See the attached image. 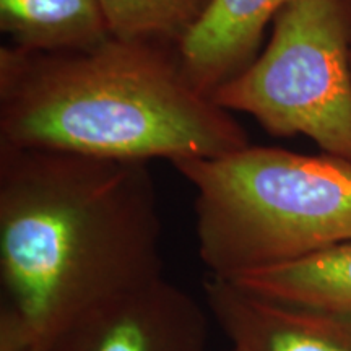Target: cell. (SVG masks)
<instances>
[{
    "label": "cell",
    "instance_id": "5b68a950",
    "mask_svg": "<svg viewBox=\"0 0 351 351\" xmlns=\"http://www.w3.org/2000/svg\"><path fill=\"white\" fill-rule=\"evenodd\" d=\"M208 315L165 276L83 315L44 351H207Z\"/></svg>",
    "mask_w": 351,
    "mask_h": 351
},
{
    "label": "cell",
    "instance_id": "3957f363",
    "mask_svg": "<svg viewBox=\"0 0 351 351\" xmlns=\"http://www.w3.org/2000/svg\"><path fill=\"white\" fill-rule=\"evenodd\" d=\"M194 187L208 276L236 280L351 241V161L249 143L171 163Z\"/></svg>",
    "mask_w": 351,
    "mask_h": 351
},
{
    "label": "cell",
    "instance_id": "7c38bea8",
    "mask_svg": "<svg viewBox=\"0 0 351 351\" xmlns=\"http://www.w3.org/2000/svg\"><path fill=\"white\" fill-rule=\"evenodd\" d=\"M230 351H231V350H230Z\"/></svg>",
    "mask_w": 351,
    "mask_h": 351
},
{
    "label": "cell",
    "instance_id": "7a4b0ae2",
    "mask_svg": "<svg viewBox=\"0 0 351 351\" xmlns=\"http://www.w3.org/2000/svg\"><path fill=\"white\" fill-rule=\"evenodd\" d=\"M0 142L174 163L238 152L249 137L178 49L109 36L69 51L0 47Z\"/></svg>",
    "mask_w": 351,
    "mask_h": 351
},
{
    "label": "cell",
    "instance_id": "8fae6325",
    "mask_svg": "<svg viewBox=\"0 0 351 351\" xmlns=\"http://www.w3.org/2000/svg\"><path fill=\"white\" fill-rule=\"evenodd\" d=\"M0 351H34L7 335H0Z\"/></svg>",
    "mask_w": 351,
    "mask_h": 351
},
{
    "label": "cell",
    "instance_id": "9c48e42d",
    "mask_svg": "<svg viewBox=\"0 0 351 351\" xmlns=\"http://www.w3.org/2000/svg\"><path fill=\"white\" fill-rule=\"evenodd\" d=\"M228 282L271 300L351 315V241Z\"/></svg>",
    "mask_w": 351,
    "mask_h": 351
},
{
    "label": "cell",
    "instance_id": "ba28073f",
    "mask_svg": "<svg viewBox=\"0 0 351 351\" xmlns=\"http://www.w3.org/2000/svg\"><path fill=\"white\" fill-rule=\"evenodd\" d=\"M0 29L12 46L69 51L111 36L98 0H0Z\"/></svg>",
    "mask_w": 351,
    "mask_h": 351
},
{
    "label": "cell",
    "instance_id": "6da1fadb",
    "mask_svg": "<svg viewBox=\"0 0 351 351\" xmlns=\"http://www.w3.org/2000/svg\"><path fill=\"white\" fill-rule=\"evenodd\" d=\"M165 276L148 161L0 142V335L44 351Z\"/></svg>",
    "mask_w": 351,
    "mask_h": 351
},
{
    "label": "cell",
    "instance_id": "8992f818",
    "mask_svg": "<svg viewBox=\"0 0 351 351\" xmlns=\"http://www.w3.org/2000/svg\"><path fill=\"white\" fill-rule=\"evenodd\" d=\"M208 313L231 351H351V315L271 300L228 280L204 283Z\"/></svg>",
    "mask_w": 351,
    "mask_h": 351
},
{
    "label": "cell",
    "instance_id": "277c9868",
    "mask_svg": "<svg viewBox=\"0 0 351 351\" xmlns=\"http://www.w3.org/2000/svg\"><path fill=\"white\" fill-rule=\"evenodd\" d=\"M212 98L275 137L304 135L351 161V0L288 2L265 49Z\"/></svg>",
    "mask_w": 351,
    "mask_h": 351
},
{
    "label": "cell",
    "instance_id": "52a82bcc",
    "mask_svg": "<svg viewBox=\"0 0 351 351\" xmlns=\"http://www.w3.org/2000/svg\"><path fill=\"white\" fill-rule=\"evenodd\" d=\"M288 2L291 0H212L178 47L187 75L212 95L257 56L267 25Z\"/></svg>",
    "mask_w": 351,
    "mask_h": 351
},
{
    "label": "cell",
    "instance_id": "30bf717a",
    "mask_svg": "<svg viewBox=\"0 0 351 351\" xmlns=\"http://www.w3.org/2000/svg\"><path fill=\"white\" fill-rule=\"evenodd\" d=\"M109 34L178 49L212 0H98Z\"/></svg>",
    "mask_w": 351,
    "mask_h": 351
}]
</instances>
